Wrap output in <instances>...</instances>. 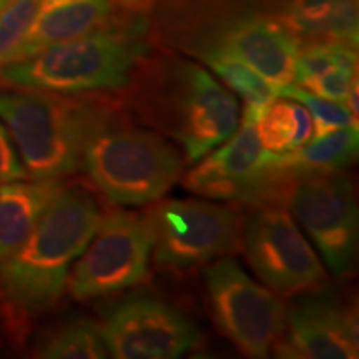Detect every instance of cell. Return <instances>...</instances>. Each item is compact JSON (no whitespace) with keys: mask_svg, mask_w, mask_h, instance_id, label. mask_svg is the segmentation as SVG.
I'll return each mask as SVG.
<instances>
[{"mask_svg":"<svg viewBox=\"0 0 359 359\" xmlns=\"http://www.w3.org/2000/svg\"><path fill=\"white\" fill-rule=\"evenodd\" d=\"M100 217L92 193L65 185L29 238L0 262V311L13 330L60 302L72 266L95 235Z\"/></svg>","mask_w":359,"mask_h":359,"instance_id":"cell-2","label":"cell"},{"mask_svg":"<svg viewBox=\"0 0 359 359\" xmlns=\"http://www.w3.org/2000/svg\"><path fill=\"white\" fill-rule=\"evenodd\" d=\"M276 95L291 98V100L302 103L304 109L308 110L313 120V137H320V135L349 127V125H358V120L354 118L343 102L327 100V98L314 95L313 92L296 83H290L280 88Z\"/></svg>","mask_w":359,"mask_h":359,"instance_id":"cell-23","label":"cell"},{"mask_svg":"<svg viewBox=\"0 0 359 359\" xmlns=\"http://www.w3.org/2000/svg\"><path fill=\"white\" fill-rule=\"evenodd\" d=\"M118 97L62 95L40 90L0 92V120L11 133L27 177L64 180L82 170L85 147Z\"/></svg>","mask_w":359,"mask_h":359,"instance_id":"cell-4","label":"cell"},{"mask_svg":"<svg viewBox=\"0 0 359 359\" xmlns=\"http://www.w3.org/2000/svg\"><path fill=\"white\" fill-rule=\"evenodd\" d=\"M65 185L64 180L34 178L0 183V262L29 238Z\"/></svg>","mask_w":359,"mask_h":359,"instance_id":"cell-16","label":"cell"},{"mask_svg":"<svg viewBox=\"0 0 359 359\" xmlns=\"http://www.w3.org/2000/svg\"><path fill=\"white\" fill-rule=\"evenodd\" d=\"M268 12L213 13L182 29L177 35L178 47L198 60L210 55H228L248 64L273 88L293 83L294 58L299 40L280 17Z\"/></svg>","mask_w":359,"mask_h":359,"instance_id":"cell-6","label":"cell"},{"mask_svg":"<svg viewBox=\"0 0 359 359\" xmlns=\"http://www.w3.org/2000/svg\"><path fill=\"white\" fill-rule=\"evenodd\" d=\"M259 143L269 154H286L313 138V120L302 103L276 97L255 123Z\"/></svg>","mask_w":359,"mask_h":359,"instance_id":"cell-19","label":"cell"},{"mask_svg":"<svg viewBox=\"0 0 359 359\" xmlns=\"http://www.w3.org/2000/svg\"><path fill=\"white\" fill-rule=\"evenodd\" d=\"M358 83V65H338L323 72L299 87L327 100L344 102L349 90Z\"/></svg>","mask_w":359,"mask_h":359,"instance_id":"cell-25","label":"cell"},{"mask_svg":"<svg viewBox=\"0 0 359 359\" xmlns=\"http://www.w3.org/2000/svg\"><path fill=\"white\" fill-rule=\"evenodd\" d=\"M359 128L349 125L320 137H313L303 147L286 154H273V161L278 168L291 177L306 173L341 172L358 158Z\"/></svg>","mask_w":359,"mask_h":359,"instance_id":"cell-18","label":"cell"},{"mask_svg":"<svg viewBox=\"0 0 359 359\" xmlns=\"http://www.w3.org/2000/svg\"><path fill=\"white\" fill-rule=\"evenodd\" d=\"M7 2H8V0H0V11H2V8L6 7Z\"/></svg>","mask_w":359,"mask_h":359,"instance_id":"cell-28","label":"cell"},{"mask_svg":"<svg viewBox=\"0 0 359 359\" xmlns=\"http://www.w3.org/2000/svg\"><path fill=\"white\" fill-rule=\"evenodd\" d=\"M280 17L299 43L341 42L358 47V0H288Z\"/></svg>","mask_w":359,"mask_h":359,"instance_id":"cell-17","label":"cell"},{"mask_svg":"<svg viewBox=\"0 0 359 359\" xmlns=\"http://www.w3.org/2000/svg\"><path fill=\"white\" fill-rule=\"evenodd\" d=\"M288 309L286 330L273 348L280 358H358L356 313L338 299L313 291Z\"/></svg>","mask_w":359,"mask_h":359,"instance_id":"cell-14","label":"cell"},{"mask_svg":"<svg viewBox=\"0 0 359 359\" xmlns=\"http://www.w3.org/2000/svg\"><path fill=\"white\" fill-rule=\"evenodd\" d=\"M182 182L208 200L283 208L293 177L278 168L273 154L262 147L255 123L241 118L236 132L183 175Z\"/></svg>","mask_w":359,"mask_h":359,"instance_id":"cell-8","label":"cell"},{"mask_svg":"<svg viewBox=\"0 0 359 359\" xmlns=\"http://www.w3.org/2000/svg\"><path fill=\"white\" fill-rule=\"evenodd\" d=\"M208 291L218 330L248 358H266L286 330L288 308L280 294L259 285L231 257L206 268Z\"/></svg>","mask_w":359,"mask_h":359,"instance_id":"cell-10","label":"cell"},{"mask_svg":"<svg viewBox=\"0 0 359 359\" xmlns=\"http://www.w3.org/2000/svg\"><path fill=\"white\" fill-rule=\"evenodd\" d=\"M338 65H358V47L341 42L299 43L293 67V83L303 85Z\"/></svg>","mask_w":359,"mask_h":359,"instance_id":"cell-22","label":"cell"},{"mask_svg":"<svg viewBox=\"0 0 359 359\" xmlns=\"http://www.w3.org/2000/svg\"><path fill=\"white\" fill-rule=\"evenodd\" d=\"M151 262L145 215L110 210L102 215L90 243L72 266L67 291L77 302L103 298L140 285Z\"/></svg>","mask_w":359,"mask_h":359,"instance_id":"cell-9","label":"cell"},{"mask_svg":"<svg viewBox=\"0 0 359 359\" xmlns=\"http://www.w3.org/2000/svg\"><path fill=\"white\" fill-rule=\"evenodd\" d=\"M147 55L145 20L109 19L80 37L0 64V85L62 95L118 92Z\"/></svg>","mask_w":359,"mask_h":359,"instance_id":"cell-3","label":"cell"},{"mask_svg":"<svg viewBox=\"0 0 359 359\" xmlns=\"http://www.w3.org/2000/svg\"><path fill=\"white\" fill-rule=\"evenodd\" d=\"M201 62L212 69L224 87L245 102L243 120L257 123L276 100V90L245 62L228 55H210Z\"/></svg>","mask_w":359,"mask_h":359,"instance_id":"cell-21","label":"cell"},{"mask_svg":"<svg viewBox=\"0 0 359 359\" xmlns=\"http://www.w3.org/2000/svg\"><path fill=\"white\" fill-rule=\"evenodd\" d=\"M120 4L125 8H128V11H133V12H140L143 11V8H147L148 6H150L154 0H118Z\"/></svg>","mask_w":359,"mask_h":359,"instance_id":"cell-27","label":"cell"},{"mask_svg":"<svg viewBox=\"0 0 359 359\" xmlns=\"http://www.w3.org/2000/svg\"><path fill=\"white\" fill-rule=\"evenodd\" d=\"M143 215L151 235V259L158 266L195 268L240 250L241 217L228 205L161 198Z\"/></svg>","mask_w":359,"mask_h":359,"instance_id":"cell-7","label":"cell"},{"mask_svg":"<svg viewBox=\"0 0 359 359\" xmlns=\"http://www.w3.org/2000/svg\"><path fill=\"white\" fill-rule=\"evenodd\" d=\"M240 246L251 269L276 294H304L326 283L325 266L285 208L258 206L241 219Z\"/></svg>","mask_w":359,"mask_h":359,"instance_id":"cell-12","label":"cell"},{"mask_svg":"<svg viewBox=\"0 0 359 359\" xmlns=\"http://www.w3.org/2000/svg\"><path fill=\"white\" fill-rule=\"evenodd\" d=\"M82 170L110 203L151 205L183 177L180 151L167 138L133 123L118 105L92 133Z\"/></svg>","mask_w":359,"mask_h":359,"instance_id":"cell-5","label":"cell"},{"mask_svg":"<svg viewBox=\"0 0 359 359\" xmlns=\"http://www.w3.org/2000/svg\"><path fill=\"white\" fill-rule=\"evenodd\" d=\"M283 208L320 250L336 278L351 275L358 255V203L349 175L341 172L294 177Z\"/></svg>","mask_w":359,"mask_h":359,"instance_id":"cell-11","label":"cell"},{"mask_svg":"<svg viewBox=\"0 0 359 359\" xmlns=\"http://www.w3.org/2000/svg\"><path fill=\"white\" fill-rule=\"evenodd\" d=\"M34 356L43 359H103L109 358V349L98 323L80 318L47 331L37 341Z\"/></svg>","mask_w":359,"mask_h":359,"instance_id":"cell-20","label":"cell"},{"mask_svg":"<svg viewBox=\"0 0 359 359\" xmlns=\"http://www.w3.org/2000/svg\"><path fill=\"white\" fill-rule=\"evenodd\" d=\"M37 6L39 0H8L0 11V64L24 37Z\"/></svg>","mask_w":359,"mask_h":359,"instance_id":"cell-24","label":"cell"},{"mask_svg":"<svg viewBox=\"0 0 359 359\" xmlns=\"http://www.w3.org/2000/svg\"><path fill=\"white\" fill-rule=\"evenodd\" d=\"M100 326L109 356L116 359L182 358L201 343L190 318L154 298H132L111 306Z\"/></svg>","mask_w":359,"mask_h":359,"instance_id":"cell-13","label":"cell"},{"mask_svg":"<svg viewBox=\"0 0 359 359\" xmlns=\"http://www.w3.org/2000/svg\"><path fill=\"white\" fill-rule=\"evenodd\" d=\"M27 172L22 165L19 151L13 145L11 133L6 125L0 120V183L13 182V180H24Z\"/></svg>","mask_w":359,"mask_h":359,"instance_id":"cell-26","label":"cell"},{"mask_svg":"<svg viewBox=\"0 0 359 359\" xmlns=\"http://www.w3.org/2000/svg\"><path fill=\"white\" fill-rule=\"evenodd\" d=\"M125 90L118 100L130 118L178 143L190 165L226 142L240 125L235 93L185 58L147 55Z\"/></svg>","mask_w":359,"mask_h":359,"instance_id":"cell-1","label":"cell"},{"mask_svg":"<svg viewBox=\"0 0 359 359\" xmlns=\"http://www.w3.org/2000/svg\"><path fill=\"white\" fill-rule=\"evenodd\" d=\"M111 12L114 0H39L29 29L6 62L19 60L50 45L80 37L111 19Z\"/></svg>","mask_w":359,"mask_h":359,"instance_id":"cell-15","label":"cell"}]
</instances>
